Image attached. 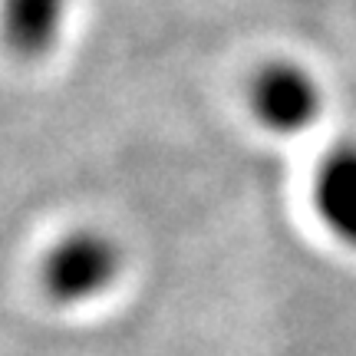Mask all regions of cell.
I'll list each match as a JSON object with an SVG mask.
<instances>
[{
    "label": "cell",
    "instance_id": "obj_1",
    "mask_svg": "<svg viewBox=\"0 0 356 356\" xmlns=\"http://www.w3.org/2000/svg\"><path fill=\"white\" fill-rule=\"evenodd\" d=\"M119 270H122V248L115 244V238L96 228H79L47 251L40 264V284L43 293L56 304H83L89 297L109 291Z\"/></svg>",
    "mask_w": 356,
    "mask_h": 356
},
{
    "label": "cell",
    "instance_id": "obj_2",
    "mask_svg": "<svg viewBox=\"0 0 356 356\" xmlns=\"http://www.w3.org/2000/svg\"><path fill=\"white\" fill-rule=\"evenodd\" d=\"M251 113L277 136H300L323 113V89L317 76L291 60H270L251 76Z\"/></svg>",
    "mask_w": 356,
    "mask_h": 356
},
{
    "label": "cell",
    "instance_id": "obj_3",
    "mask_svg": "<svg viewBox=\"0 0 356 356\" xmlns=\"http://www.w3.org/2000/svg\"><path fill=\"white\" fill-rule=\"evenodd\" d=\"M314 208L330 234L356 248V142H337L320 159Z\"/></svg>",
    "mask_w": 356,
    "mask_h": 356
},
{
    "label": "cell",
    "instance_id": "obj_4",
    "mask_svg": "<svg viewBox=\"0 0 356 356\" xmlns=\"http://www.w3.org/2000/svg\"><path fill=\"white\" fill-rule=\"evenodd\" d=\"M66 10H70V0H3L0 26H3L7 47L26 60L47 56L60 43Z\"/></svg>",
    "mask_w": 356,
    "mask_h": 356
}]
</instances>
